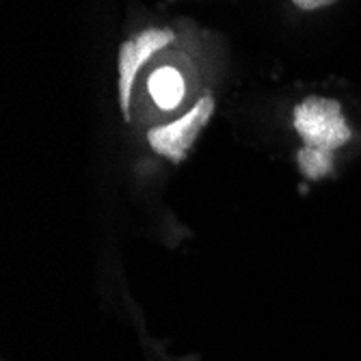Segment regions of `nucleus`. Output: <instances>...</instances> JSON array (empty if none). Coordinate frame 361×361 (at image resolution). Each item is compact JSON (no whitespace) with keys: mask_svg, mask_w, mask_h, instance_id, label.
I'll list each match as a JSON object with an SVG mask.
<instances>
[{"mask_svg":"<svg viewBox=\"0 0 361 361\" xmlns=\"http://www.w3.org/2000/svg\"><path fill=\"white\" fill-rule=\"evenodd\" d=\"M294 130L305 141V147L331 154L350 139V128L344 121L340 102L329 97H305L294 109Z\"/></svg>","mask_w":361,"mask_h":361,"instance_id":"1","label":"nucleus"},{"mask_svg":"<svg viewBox=\"0 0 361 361\" xmlns=\"http://www.w3.org/2000/svg\"><path fill=\"white\" fill-rule=\"evenodd\" d=\"M212 111H214L212 95H204L202 100L195 104V109H190L182 119L167 123V126H160L156 130H149L147 141L152 149L167 156L173 162H182L190 145L195 143V139L200 137L204 126L212 117Z\"/></svg>","mask_w":361,"mask_h":361,"instance_id":"2","label":"nucleus"},{"mask_svg":"<svg viewBox=\"0 0 361 361\" xmlns=\"http://www.w3.org/2000/svg\"><path fill=\"white\" fill-rule=\"evenodd\" d=\"M176 35L171 30H160V28H147L135 39H128L119 50V104L126 119H130V91H133L137 72L141 65L160 48L171 44Z\"/></svg>","mask_w":361,"mask_h":361,"instance_id":"3","label":"nucleus"},{"mask_svg":"<svg viewBox=\"0 0 361 361\" xmlns=\"http://www.w3.org/2000/svg\"><path fill=\"white\" fill-rule=\"evenodd\" d=\"M149 93L154 97V102L162 111H173L180 106L184 97V78L178 70L173 68H158L149 76Z\"/></svg>","mask_w":361,"mask_h":361,"instance_id":"4","label":"nucleus"},{"mask_svg":"<svg viewBox=\"0 0 361 361\" xmlns=\"http://www.w3.org/2000/svg\"><path fill=\"white\" fill-rule=\"evenodd\" d=\"M297 158H299V167H301L303 176H307L310 180L324 178L326 173L334 171V154L331 152H320V149L303 147L297 154Z\"/></svg>","mask_w":361,"mask_h":361,"instance_id":"5","label":"nucleus"},{"mask_svg":"<svg viewBox=\"0 0 361 361\" xmlns=\"http://www.w3.org/2000/svg\"><path fill=\"white\" fill-rule=\"evenodd\" d=\"M292 3L303 11H314V9H322L326 5L336 3V0H292Z\"/></svg>","mask_w":361,"mask_h":361,"instance_id":"6","label":"nucleus"}]
</instances>
